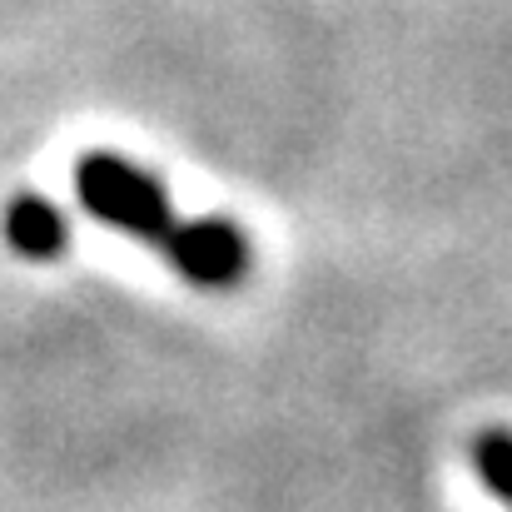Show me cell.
Here are the masks:
<instances>
[{"label":"cell","instance_id":"cell-3","mask_svg":"<svg viewBox=\"0 0 512 512\" xmlns=\"http://www.w3.org/2000/svg\"><path fill=\"white\" fill-rule=\"evenodd\" d=\"M5 239L25 259H55L70 249V219L45 194H15L5 209Z\"/></svg>","mask_w":512,"mask_h":512},{"label":"cell","instance_id":"cell-2","mask_svg":"<svg viewBox=\"0 0 512 512\" xmlns=\"http://www.w3.org/2000/svg\"><path fill=\"white\" fill-rule=\"evenodd\" d=\"M160 254L170 259V269L179 279H189L194 289H229L244 279L249 269V239L239 224L229 219H174V229L165 234Z\"/></svg>","mask_w":512,"mask_h":512},{"label":"cell","instance_id":"cell-1","mask_svg":"<svg viewBox=\"0 0 512 512\" xmlns=\"http://www.w3.org/2000/svg\"><path fill=\"white\" fill-rule=\"evenodd\" d=\"M75 194L85 204V214H95L100 224L140 239V244H165V234L174 229V209L165 184L150 170L130 165L125 155H85L75 165Z\"/></svg>","mask_w":512,"mask_h":512},{"label":"cell","instance_id":"cell-4","mask_svg":"<svg viewBox=\"0 0 512 512\" xmlns=\"http://www.w3.org/2000/svg\"><path fill=\"white\" fill-rule=\"evenodd\" d=\"M473 468H478L483 488H488L498 503L512 508V433H503V428L483 433V438L473 443Z\"/></svg>","mask_w":512,"mask_h":512}]
</instances>
